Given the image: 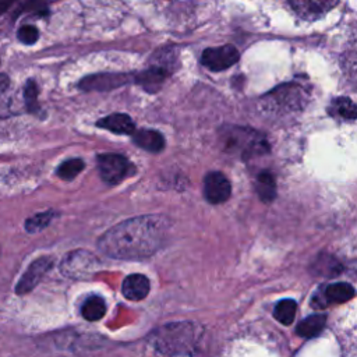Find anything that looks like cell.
Instances as JSON below:
<instances>
[{"instance_id": "9", "label": "cell", "mask_w": 357, "mask_h": 357, "mask_svg": "<svg viewBox=\"0 0 357 357\" xmlns=\"http://www.w3.org/2000/svg\"><path fill=\"white\" fill-rule=\"evenodd\" d=\"M53 266V259L49 257H40L35 259L25 273L21 276L20 282L15 286V293L17 294H25L31 291L39 282L40 279L47 273V271Z\"/></svg>"}, {"instance_id": "19", "label": "cell", "mask_w": 357, "mask_h": 357, "mask_svg": "<svg viewBox=\"0 0 357 357\" xmlns=\"http://www.w3.org/2000/svg\"><path fill=\"white\" fill-rule=\"evenodd\" d=\"M324 296H325L326 301L344 303V301L354 297V287L349 283H344V282L332 283V284L325 287Z\"/></svg>"}, {"instance_id": "18", "label": "cell", "mask_w": 357, "mask_h": 357, "mask_svg": "<svg viewBox=\"0 0 357 357\" xmlns=\"http://www.w3.org/2000/svg\"><path fill=\"white\" fill-rule=\"evenodd\" d=\"M325 315L324 314H314L307 318H304L296 328L297 335L303 337H314L321 333V331L325 326Z\"/></svg>"}, {"instance_id": "6", "label": "cell", "mask_w": 357, "mask_h": 357, "mask_svg": "<svg viewBox=\"0 0 357 357\" xmlns=\"http://www.w3.org/2000/svg\"><path fill=\"white\" fill-rule=\"evenodd\" d=\"M240 53L233 45L208 47L202 52L201 63L212 71H223L238 61Z\"/></svg>"}, {"instance_id": "14", "label": "cell", "mask_w": 357, "mask_h": 357, "mask_svg": "<svg viewBox=\"0 0 357 357\" xmlns=\"http://www.w3.org/2000/svg\"><path fill=\"white\" fill-rule=\"evenodd\" d=\"M100 128L109 130L114 134H132L135 131L134 121L128 114L124 113H113L96 123Z\"/></svg>"}, {"instance_id": "7", "label": "cell", "mask_w": 357, "mask_h": 357, "mask_svg": "<svg viewBox=\"0 0 357 357\" xmlns=\"http://www.w3.org/2000/svg\"><path fill=\"white\" fill-rule=\"evenodd\" d=\"M98 169L103 181L109 184H117L126 178L130 170V163L121 155L102 153L98 156Z\"/></svg>"}, {"instance_id": "20", "label": "cell", "mask_w": 357, "mask_h": 357, "mask_svg": "<svg viewBox=\"0 0 357 357\" xmlns=\"http://www.w3.org/2000/svg\"><path fill=\"white\" fill-rule=\"evenodd\" d=\"M106 312V304L103 298L98 296H92L86 298V301L81 307V314L88 321H98L100 319Z\"/></svg>"}, {"instance_id": "13", "label": "cell", "mask_w": 357, "mask_h": 357, "mask_svg": "<svg viewBox=\"0 0 357 357\" xmlns=\"http://www.w3.org/2000/svg\"><path fill=\"white\" fill-rule=\"evenodd\" d=\"M169 75V71L152 64L148 70L139 73L138 75H135V81L138 82V85H141L145 91L148 92H156L160 89L162 84L165 82L166 77Z\"/></svg>"}, {"instance_id": "15", "label": "cell", "mask_w": 357, "mask_h": 357, "mask_svg": "<svg viewBox=\"0 0 357 357\" xmlns=\"http://www.w3.org/2000/svg\"><path fill=\"white\" fill-rule=\"evenodd\" d=\"M132 141L142 149L149 152H160L165 148V138L156 130L142 128L132 132Z\"/></svg>"}, {"instance_id": "3", "label": "cell", "mask_w": 357, "mask_h": 357, "mask_svg": "<svg viewBox=\"0 0 357 357\" xmlns=\"http://www.w3.org/2000/svg\"><path fill=\"white\" fill-rule=\"evenodd\" d=\"M155 347L162 353L188 351L195 343V331L190 324H172L158 329L152 335Z\"/></svg>"}, {"instance_id": "11", "label": "cell", "mask_w": 357, "mask_h": 357, "mask_svg": "<svg viewBox=\"0 0 357 357\" xmlns=\"http://www.w3.org/2000/svg\"><path fill=\"white\" fill-rule=\"evenodd\" d=\"M127 81L128 77L123 74H96L82 79L79 86L85 91H105L124 85Z\"/></svg>"}, {"instance_id": "8", "label": "cell", "mask_w": 357, "mask_h": 357, "mask_svg": "<svg viewBox=\"0 0 357 357\" xmlns=\"http://www.w3.org/2000/svg\"><path fill=\"white\" fill-rule=\"evenodd\" d=\"M231 184L220 172H209L204 178V195L211 204H222L229 199Z\"/></svg>"}, {"instance_id": "4", "label": "cell", "mask_w": 357, "mask_h": 357, "mask_svg": "<svg viewBox=\"0 0 357 357\" xmlns=\"http://www.w3.org/2000/svg\"><path fill=\"white\" fill-rule=\"evenodd\" d=\"M222 141L227 149H234L240 152L244 159L268 151L265 138L261 137L258 132L244 127H231L223 130Z\"/></svg>"}, {"instance_id": "21", "label": "cell", "mask_w": 357, "mask_h": 357, "mask_svg": "<svg viewBox=\"0 0 357 357\" xmlns=\"http://www.w3.org/2000/svg\"><path fill=\"white\" fill-rule=\"evenodd\" d=\"M296 311H297V304L296 301L290 300V298H284L282 301H279L273 310V315L275 318L283 324V325H290L294 321L296 317Z\"/></svg>"}, {"instance_id": "2", "label": "cell", "mask_w": 357, "mask_h": 357, "mask_svg": "<svg viewBox=\"0 0 357 357\" xmlns=\"http://www.w3.org/2000/svg\"><path fill=\"white\" fill-rule=\"evenodd\" d=\"M307 100V92L298 84H284L265 93L259 107L265 113L286 114L300 110Z\"/></svg>"}, {"instance_id": "16", "label": "cell", "mask_w": 357, "mask_h": 357, "mask_svg": "<svg viewBox=\"0 0 357 357\" xmlns=\"http://www.w3.org/2000/svg\"><path fill=\"white\" fill-rule=\"evenodd\" d=\"M255 191L264 202H271L276 197V181L271 172L262 170L255 178Z\"/></svg>"}, {"instance_id": "17", "label": "cell", "mask_w": 357, "mask_h": 357, "mask_svg": "<svg viewBox=\"0 0 357 357\" xmlns=\"http://www.w3.org/2000/svg\"><path fill=\"white\" fill-rule=\"evenodd\" d=\"M329 113L333 117H339V119L349 120V121H353L357 117V110H356L354 102L346 96L333 99L329 105Z\"/></svg>"}, {"instance_id": "23", "label": "cell", "mask_w": 357, "mask_h": 357, "mask_svg": "<svg viewBox=\"0 0 357 357\" xmlns=\"http://www.w3.org/2000/svg\"><path fill=\"white\" fill-rule=\"evenodd\" d=\"M52 219H53V212L52 211L36 213V215H33V216H31L29 219L25 220V229L29 233H36V231L45 229L50 223Z\"/></svg>"}, {"instance_id": "5", "label": "cell", "mask_w": 357, "mask_h": 357, "mask_svg": "<svg viewBox=\"0 0 357 357\" xmlns=\"http://www.w3.org/2000/svg\"><path fill=\"white\" fill-rule=\"evenodd\" d=\"M98 266V259L93 254L85 250H75L68 252L60 264V271L64 276L73 279L86 278L93 273Z\"/></svg>"}, {"instance_id": "22", "label": "cell", "mask_w": 357, "mask_h": 357, "mask_svg": "<svg viewBox=\"0 0 357 357\" xmlns=\"http://www.w3.org/2000/svg\"><path fill=\"white\" fill-rule=\"evenodd\" d=\"M82 169H84V162L81 159H68L57 167L56 173L63 180H73L74 177L78 176V173Z\"/></svg>"}, {"instance_id": "1", "label": "cell", "mask_w": 357, "mask_h": 357, "mask_svg": "<svg viewBox=\"0 0 357 357\" xmlns=\"http://www.w3.org/2000/svg\"><path fill=\"white\" fill-rule=\"evenodd\" d=\"M169 222L148 215L124 220L109 229L98 241L99 250L116 259H142L155 254L166 240Z\"/></svg>"}, {"instance_id": "25", "label": "cell", "mask_w": 357, "mask_h": 357, "mask_svg": "<svg viewBox=\"0 0 357 357\" xmlns=\"http://www.w3.org/2000/svg\"><path fill=\"white\" fill-rule=\"evenodd\" d=\"M18 39L25 43V45H32L38 40L39 38V32L38 29L33 26V25H22L20 29H18Z\"/></svg>"}, {"instance_id": "12", "label": "cell", "mask_w": 357, "mask_h": 357, "mask_svg": "<svg viewBox=\"0 0 357 357\" xmlns=\"http://www.w3.org/2000/svg\"><path fill=\"white\" fill-rule=\"evenodd\" d=\"M121 293L127 300H131V301H139L145 298L149 293L148 278L141 273L128 275L121 284Z\"/></svg>"}, {"instance_id": "24", "label": "cell", "mask_w": 357, "mask_h": 357, "mask_svg": "<svg viewBox=\"0 0 357 357\" xmlns=\"http://www.w3.org/2000/svg\"><path fill=\"white\" fill-rule=\"evenodd\" d=\"M24 100L25 106L29 112H36L39 109L38 105V86L33 79L26 81L25 88H24Z\"/></svg>"}, {"instance_id": "10", "label": "cell", "mask_w": 357, "mask_h": 357, "mask_svg": "<svg viewBox=\"0 0 357 357\" xmlns=\"http://www.w3.org/2000/svg\"><path fill=\"white\" fill-rule=\"evenodd\" d=\"M294 11L303 18H318L326 14L337 0H289Z\"/></svg>"}, {"instance_id": "26", "label": "cell", "mask_w": 357, "mask_h": 357, "mask_svg": "<svg viewBox=\"0 0 357 357\" xmlns=\"http://www.w3.org/2000/svg\"><path fill=\"white\" fill-rule=\"evenodd\" d=\"M10 78L7 74H0V92H4L8 88Z\"/></svg>"}]
</instances>
